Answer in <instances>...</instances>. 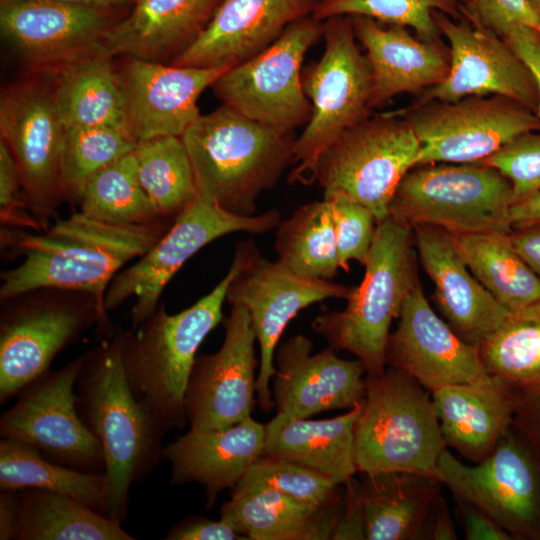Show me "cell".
I'll list each match as a JSON object with an SVG mask.
<instances>
[{
    "label": "cell",
    "instance_id": "f546056e",
    "mask_svg": "<svg viewBox=\"0 0 540 540\" xmlns=\"http://www.w3.org/2000/svg\"><path fill=\"white\" fill-rule=\"evenodd\" d=\"M344 503L317 507L277 490L237 483L220 518L232 523L249 540L331 539Z\"/></svg>",
    "mask_w": 540,
    "mask_h": 540
},
{
    "label": "cell",
    "instance_id": "5bb4252c",
    "mask_svg": "<svg viewBox=\"0 0 540 540\" xmlns=\"http://www.w3.org/2000/svg\"><path fill=\"white\" fill-rule=\"evenodd\" d=\"M323 37L312 15L290 24L279 38L249 60L225 71L211 86L222 104L283 131L306 126L312 105L301 81L308 49Z\"/></svg>",
    "mask_w": 540,
    "mask_h": 540
},
{
    "label": "cell",
    "instance_id": "4fadbf2b",
    "mask_svg": "<svg viewBox=\"0 0 540 540\" xmlns=\"http://www.w3.org/2000/svg\"><path fill=\"white\" fill-rule=\"evenodd\" d=\"M420 144L410 124L387 113L345 131L319 158L315 182L323 193H342L387 218L395 191L415 167Z\"/></svg>",
    "mask_w": 540,
    "mask_h": 540
},
{
    "label": "cell",
    "instance_id": "11a10c76",
    "mask_svg": "<svg viewBox=\"0 0 540 540\" xmlns=\"http://www.w3.org/2000/svg\"><path fill=\"white\" fill-rule=\"evenodd\" d=\"M424 539L457 540V532L451 517L448 504L440 494L431 509L427 520Z\"/></svg>",
    "mask_w": 540,
    "mask_h": 540
},
{
    "label": "cell",
    "instance_id": "7bdbcfd3",
    "mask_svg": "<svg viewBox=\"0 0 540 540\" xmlns=\"http://www.w3.org/2000/svg\"><path fill=\"white\" fill-rule=\"evenodd\" d=\"M238 483L268 487L317 507L331 505L344 496L342 485L328 476L294 461L265 455L253 463Z\"/></svg>",
    "mask_w": 540,
    "mask_h": 540
},
{
    "label": "cell",
    "instance_id": "8fae6325",
    "mask_svg": "<svg viewBox=\"0 0 540 540\" xmlns=\"http://www.w3.org/2000/svg\"><path fill=\"white\" fill-rule=\"evenodd\" d=\"M66 126L50 72H28L0 95V139L20 173L31 213L43 230L63 202L60 167Z\"/></svg>",
    "mask_w": 540,
    "mask_h": 540
},
{
    "label": "cell",
    "instance_id": "ee69618b",
    "mask_svg": "<svg viewBox=\"0 0 540 540\" xmlns=\"http://www.w3.org/2000/svg\"><path fill=\"white\" fill-rule=\"evenodd\" d=\"M323 198L331 207L339 268L348 272L352 260L364 265L377 227L373 212L342 193H323Z\"/></svg>",
    "mask_w": 540,
    "mask_h": 540
},
{
    "label": "cell",
    "instance_id": "30bf717a",
    "mask_svg": "<svg viewBox=\"0 0 540 540\" xmlns=\"http://www.w3.org/2000/svg\"><path fill=\"white\" fill-rule=\"evenodd\" d=\"M433 475L513 540H540V450L514 424L479 463L464 464L446 447Z\"/></svg>",
    "mask_w": 540,
    "mask_h": 540
},
{
    "label": "cell",
    "instance_id": "6da1fadb",
    "mask_svg": "<svg viewBox=\"0 0 540 540\" xmlns=\"http://www.w3.org/2000/svg\"><path fill=\"white\" fill-rule=\"evenodd\" d=\"M166 221L117 225L74 212L43 231L1 227L4 257L22 262L1 272L0 300L37 288L91 295L106 314L104 300L115 275L144 255L168 230Z\"/></svg>",
    "mask_w": 540,
    "mask_h": 540
},
{
    "label": "cell",
    "instance_id": "6f0895ef",
    "mask_svg": "<svg viewBox=\"0 0 540 540\" xmlns=\"http://www.w3.org/2000/svg\"><path fill=\"white\" fill-rule=\"evenodd\" d=\"M511 222L513 228L540 222V191L513 204Z\"/></svg>",
    "mask_w": 540,
    "mask_h": 540
},
{
    "label": "cell",
    "instance_id": "b9f144b4",
    "mask_svg": "<svg viewBox=\"0 0 540 540\" xmlns=\"http://www.w3.org/2000/svg\"><path fill=\"white\" fill-rule=\"evenodd\" d=\"M458 0H319L312 16L324 21L333 16H366L381 23L410 27L419 39L433 42L441 34L435 11L453 19L461 17Z\"/></svg>",
    "mask_w": 540,
    "mask_h": 540
},
{
    "label": "cell",
    "instance_id": "db71d44e",
    "mask_svg": "<svg viewBox=\"0 0 540 540\" xmlns=\"http://www.w3.org/2000/svg\"><path fill=\"white\" fill-rule=\"evenodd\" d=\"M510 240L540 280V222L513 228Z\"/></svg>",
    "mask_w": 540,
    "mask_h": 540
},
{
    "label": "cell",
    "instance_id": "8992f818",
    "mask_svg": "<svg viewBox=\"0 0 540 540\" xmlns=\"http://www.w3.org/2000/svg\"><path fill=\"white\" fill-rule=\"evenodd\" d=\"M363 408L354 429L359 473L386 471L433 475L443 439L432 398L405 371L367 374Z\"/></svg>",
    "mask_w": 540,
    "mask_h": 540
},
{
    "label": "cell",
    "instance_id": "7a4b0ae2",
    "mask_svg": "<svg viewBox=\"0 0 540 540\" xmlns=\"http://www.w3.org/2000/svg\"><path fill=\"white\" fill-rule=\"evenodd\" d=\"M76 408L99 441L107 480L106 516L123 524L129 490L164 459V434L134 397L121 359V328L83 354L76 384Z\"/></svg>",
    "mask_w": 540,
    "mask_h": 540
},
{
    "label": "cell",
    "instance_id": "2e32d148",
    "mask_svg": "<svg viewBox=\"0 0 540 540\" xmlns=\"http://www.w3.org/2000/svg\"><path fill=\"white\" fill-rule=\"evenodd\" d=\"M388 113L412 127L420 144L415 166L481 162L513 138L540 130L535 112L499 95L430 101Z\"/></svg>",
    "mask_w": 540,
    "mask_h": 540
},
{
    "label": "cell",
    "instance_id": "1f68e13d",
    "mask_svg": "<svg viewBox=\"0 0 540 540\" xmlns=\"http://www.w3.org/2000/svg\"><path fill=\"white\" fill-rule=\"evenodd\" d=\"M367 540H417L443 485L434 475L386 471L360 473Z\"/></svg>",
    "mask_w": 540,
    "mask_h": 540
},
{
    "label": "cell",
    "instance_id": "f6af8a7d",
    "mask_svg": "<svg viewBox=\"0 0 540 540\" xmlns=\"http://www.w3.org/2000/svg\"><path fill=\"white\" fill-rule=\"evenodd\" d=\"M511 183L514 203L540 191V130L526 132L506 143L481 162Z\"/></svg>",
    "mask_w": 540,
    "mask_h": 540
},
{
    "label": "cell",
    "instance_id": "f5cc1de1",
    "mask_svg": "<svg viewBox=\"0 0 540 540\" xmlns=\"http://www.w3.org/2000/svg\"><path fill=\"white\" fill-rule=\"evenodd\" d=\"M512 397L514 426L540 450V390L512 393Z\"/></svg>",
    "mask_w": 540,
    "mask_h": 540
},
{
    "label": "cell",
    "instance_id": "4dcf8cb0",
    "mask_svg": "<svg viewBox=\"0 0 540 540\" xmlns=\"http://www.w3.org/2000/svg\"><path fill=\"white\" fill-rule=\"evenodd\" d=\"M363 399L347 413L331 419L310 420L277 413L265 424L262 455L294 461L344 485L357 473L354 429Z\"/></svg>",
    "mask_w": 540,
    "mask_h": 540
},
{
    "label": "cell",
    "instance_id": "9c48e42d",
    "mask_svg": "<svg viewBox=\"0 0 540 540\" xmlns=\"http://www.w3.org/2000/svg\"><path fill=\"white\" fill-rule=\"evenodd\" d=\"M511 183L482 163L415 166L400 181L389 206L396 220L411 227H439L451 234L513 230Z\"/></svg>",
    "mask_w": 540,
    "mask_h": 540
},
{
    "label": "cell",
    "instance_id": "91938a15",
    "mask_svg": "<svg viewBox=\"0 0 540 540\" xmlns=\"http://www.w3.org/2000/svg\"><path fill=\"white\" fill-rule=\"evenodd\" d=\"M532 11L540 21V0H527Z\"/></svg>",
    "mask_w": 540,
    "mask_h": 540
},
{
    "label": "cell",
    "instance_id": "d6a6232c",
    "mask_svg": "<svg viewBox=\"0 0 540 540\" xmlns=\"http://www.w3.org/2000/svg\"><path fill=\"white\" fill-rule=\"evenodd\" d=\"M115 59L101 45L46 71L52 75L66 128L108 126L125 131L124 100Z\"/></svg>",
    "mask_w": 540,
    "mask_h": 540
},
{
    "label": "cell",
    "instance_id": "7c38bea8",
    "mask_svg": "<svg viewBox=\"0 0 540 540\" xmlns=\"http://www.w3.org/2000/svg\"><path fill=\"white\" fill-rule=\"evenodd\" d=\"M280 222V213L275 209L239 216L198 195L136 263L115 275L105 294V310L109 313L134 297L130 329H136L156 310L163 290L176 272L200 249L235 232H269Z\"/></svg>",
    "mask_w": 540,
    "mask_h": 540
},
{
    "label": "cell",
    "instance_id": "cb8c5ba5",
    "mask_svg": "<svg viewBox=\"0 0 540 540\" xmlns=\"http://www.w3.org/2000/svg\"><path fill=\"white\" fill-rule=\"evenodd\" d=\"M319 0H223L211 21L170 65L233 67L256 56L292 23L312 15Z\"/></svg>",
    "mask_w": 540,
    "mask_h": 540
},
{
    "label": "cell",
    "instance_id": "9f6ffc18",
    "mask_svg": "<svg viewBox=\"0 0 540 540\" xmlns=\"http://www.w3.org/2000/svg\"><path fill=\"white\" fill-rule=\"evenodd\" d=\"M19 523L18 491L1 490L0 540H17Z\"/></svg>",
    "mask_w": 540,
    "mask_h": 540
},
{
    "label": "cell",
    "instance_id": "d6986e66",
    "mask_svg": "<svg viewBox=\"0 0 540 540\" xmlns=\"http://www.w3.org/2000/svg\"><path fill=\"white\" fill-rule=\"evenodd\" d=\"M220 349L196 357L186 388L185 410L190 430L221 429L241 422L255 407L256 336L248 311L232 306L222 319Z\"/></svg>",
    "mask_w": 540,
    "mask_h": 540
},
{
    "label": "cell",
    "instance_id": "ffe728a7",
    "mask_svg": "<svg viewBox=\"0 0 540 540\" xmlns=\"http://www.w3.org/2000/svg\"><path fill=\"white\" fill-rule=\"evenodd\" d=\"M115 66L124 100L125 131L135 143L181 137L200 117V95L231 68L174 66L133 57H120Z\"/></svg>",
    "mask_w": 540,
    "mask_h": 540
},
{
    "label": "cell",
    "instance_id": "5b68a950",
    "mask_svg": "<svg viewBox=\"0 0 540 540\" xmlns=\"http://www.w3.org/2000/svg\"><path fill=\"white\" fill-rule=\"evenodd\" d=\"M413 228L389 215L377 223L358 286L350 287L342 311L315 317L313 331L331 348L346 350L374 376L385 372L389 329L418 276Z\"/></svg>",
    "mask_w": 540,
    "mask_h": 540
},
{
    "label": "cell",
    "instance_id": "44dd1931",
    "mask_svg": "<svg viewBox=\"0 0 540 540\" xmlns=\"http://www.w3.org/2000/svg\"><path fill=\"white\" fill-rule=\"evenodd\" d=\"M119 15L59 0H0V30L28 72L52 71L101 46Z\"/></svg>",
    "mask_w": 540,
    "mask_h": 540
},
{
    "label": "cell",
    "instance_id": "e575fe53",
    "mask_svg": "<svg viewBox=\"0 0 540 540\" xmlns=\"http://www.w3.org/2000/svg\"><path fill=\"white\" fill-rule=\"evenodd\" d=\"M17 540H134L122 524L56 492L23 489Z\"/></svg>",
    "mask_w": 540,
    "mask_h": 540
},
{
    "label": "cell",
    "instance_id": "836d02e7",
    "mask_svg": "<svg viewBox=\"0 0 540 540\" xmlns=\"http://www.w3.org/2000/svg\"><path fill=\"white\" fill-rule=\"evenodd\" d=\"M471 273L510 312L540 300V280L514 248L509 234H451Z\"/></svg>",
    "mask_w": 540,
    "mask_h": 540
},
{
    "label": "cell",
    "instance_id": "ba28073f",
    "mask_svg": "<svg viewBox=\"0 0 540 540\" xmlns=\"http://www.w3.org/2000/svg\"><path fill=\"white\" fill-rule=\"evenodd\" d=\"M323 37L321 58L302 68V87L312 113L296 141L290 183L315 182L320 156L371 111L372 73L357 45L351 17L324 20Z\"/></svg>",
    "mask_w": 540,
    "mask_h": 540
},
{
    "label": "cell",
    "instance_id": "680465c9",
    "mask_svg": "<svg viewBox=\"0 0 540 540\" xmlns=\"http://www.w3.org/2000/svg\"><path fill=\"white\" fill-rule=\"evenodd\" d=\"M68 3L85 5L108 11L123 17L134 5L136 0H59Z\"/></svg>",
    "mask_w": 540,
    "mask_h": 540
},
{
    "label": "cell",
    "instance_id": "74e56055",
    "mask_svg": "<svg viewBox=\"0 0 540 540\" xmlns=\"http://www.w3.org/2000/svg\"><path fill=\"white\" fill-rule=\"evenodd\" d=\"M277 260L295 274L312 280H331L339 269L330 203L300 206L276 228Z\"/></svg>",
    "mask_w": 540,
    "mask_h": 540
},
{
    "label": "cell",
    "instance_id": "7402d4cb",
    "mask_svg": "<svg viewBox=\"0 0 540 540\" xmlns=\"http://www.w3.org/2000/svg\"><path fill=\"white\" fill-rule=\"evenodd\" d=\"M398 319L388 338L386 365L405 371L429 392L491 378L478 347L463 340L431 308L418 276Z\"/></svg>",
    "mask_w": 540,
    "mask_h": 540
},
{
    "label": "cell",
    "instance_id": "603a6c76",
    "mask_svg": "<svg viewBox=\"0 0 540 540\" xmlns=\"http://www.w3.org/2000/svg\"><path fill=\"white\" fill-rule=\"evenodd\" d=\"M312 348V341L302 334L277 346L272 389L277 413L308 418L352 408L364 398L366 369L359 359H341L330 346L317 354Z\"/></svg>",
    "mask_w": 540,
    "mask_h": 540
},
{
    "label": "cell",
    "instance_id": "f1b7e54d",
    "mask_svg": "<svg viewBox=\"0 0 540 540\" xmlns=\"http://www.w3.org/2000/svg\"><path fill=\"white\" fill-rule=\"evenodd\" d=\"M431 398L446 446L473 463L486 459L514 424L512 393L492 376L442 386Z\"/></svg>",
    "mask_w": 540,
    "mask_h": 540
},
{
    "label": "cell",
    "instance_id": "484cf974",
    "mask_svg": "<svg viewBox=\"0 0 540 540\" xmlns=\"http://www.w3.org/2000/svg\"><path fill=\"white\" fill-rule=\"evenodd\" d=\"M265 424L252 417L232 426L206 431L190 430L164 448L172 484L204 486L207 508L220 492L233 488L263 454Z\"/></svg>",
    "mask_w": 540,
    "mask_h": 540
},
{
    "label": "cell",
    "instance_id": "e0dca14e",
    "mask_svg": "<svg viewBox=\"0 0 540 540\" xmlns=\"http://www.w3.org/2000/svg\"><path fill=\"white\" fill-rule=\"evenodd\" d=\"M82 361L83 355L22 388L0 417V436L28 444L57 464L101 473L102 447L76 408L75 384Z\"/></svg>",
    "mask_w": 540,
    "mask_h": 540
},
{
    "label": "cell",
    "instance_id": "ac0fdd59",
    "mask_svg": "<svg viewBox=\"0 0 540 540\" xmlns=\"http://www.w3.org/2000/svg\"><path fill=\"white\" fill-rule=\"evenodd\" d=\"M434 20L450 44L449 71L440 83L418 94L412 109L430 101L456 102L470 96L499 95L537 114L535 80L517 53L500 36L461 15L457 20L435 11Z\"/></svg>",
    "mask_w": 540,
    "mask_h": 540
},
{
    "label": "cell",
    "instance_id": "816d5d0a",
    "mask_svg": "<svg viewBox=\"0 0 540 540\" xmlns=\"http://www.w3.org/2000/svg\"><path fill=\"white\" fill-rule=\"evenodd\" d=\"M502 38L523 60L535 80L539 97L537 115L540 117V32L527 26H516Z\"/></svg>",
    "mask_w": 540,
    "mask_h": 540
},
{
    "label": "cell",
    "instance_id": "681fc988",
    "mask_svg": "<svg viewBox=\"0 0 540 540\" xmlns=\"http://www.w3.org/2000/svg\"><path fill=\"white\" fill-rule=\"evenodd\" d=\"M344 486V503L331 539L364 540V508L359 481L351 477Z\"/></svg>",
    "mask_w": 540,
    "mask_h": 540
},
{
    "label": "cell",
    "instance_id": "60d3db41",
    "mask_svg": "<svg viewBox=\"0 0 540 540\" xmlns=\"http://www.w3.org/2000/svg\"><path fill=\"white\" fill-rule=\"evenodd\" d=\"M135 145L124 130L116 127L66 128L60 167L63 201L78 205L90 178L132 152Z\"/></svg>",
    "mask_w": 540,
    "mask_h": 540
},
{
    "label": "cell",
    "instance_id": "277c9868",
    "mask_svg": "<svg viewBox=\"0 0 540 540\" xmlns=\"http://www.w3.org/2000/svg\"><path fill=\"white\" fill-rule=\"evenodd\" d=\"M198 195L239 216H253L263 191L293 165L297 137L254 121L222 104L181 136Z\"/></svg>",
    "mask_w": 540,
    "mask_h": 540
},
{
    "label": "cell",
    "instance_id": "bcb514c9",
    "mask_svg": "<svg viewBox=\"0 0 540 540\" xmlns=\"http://www.w3.org/2000/svg\"><path fill=\"white\" fill-rule=\"evenodd\" d=\"M0 221L2 226L43 231L30 211L29 201L17 164L6 143L0 139Z\"/></svg>",
    "mask_w": 540,
    "mask_h": 540
},
{
    "label": "cell",
    "instance_id": "3957f363",
    "mask_svg": "<svg viewBox=\"0 0 540 540\" xmlns=\"http://www.w3.org/2000/svg\"><path fill=\"white\" fill-rule=\"evenodd\" d=\"M237 268L234 257L223 279L190 307L169 314L160 302L136 329H121V359L129 387L164 435L188 424L185 395L196 353L223 319L227 287Z\"/></svg>",
    "mask_w": 540,
    "mask_h": 540
},
{
    "label": "cell",
    "instance_id": "8d00e7d4",
    "mask_svg": "<svg viewBox=\"0 0 540 540\" xmlns=\"http://www.w3.org/2000/svg\"><path fill=\"white\" fill-rule=\"evenodd\" d=\"M478 350L489 375L512 393L540 390V300L510 312Z\"/></svg>",
    "mask_w": 540,
    "mask_h": 540
},
{
    "label": "cell",
    "instance_id": "4316f807",
    "mask_svg": "<svg viewBox=\"0 0 540 540\" xmlns=\"http://www.w3.org/2000/svg\"><path fill=\"white\" fill-rule=\"evenodd\" d=\"M372 73L371 109L402 93H421L443 81L450 57L438 45L413 37L406 27L350 16Z\"/></svg>",
    "mask_w": 540,
    "mask_h": 540
},
{
    "label": "cell",
    "instance_id": "7dc6e473",
    "mask_svg": "<svg viewBox=\"0 0 540 540\" xmlns=\"http://www.w3.org/2000/svg\"><path fill=\"white\" fill-rule=\"evenodd\" d=\"M460 9L468 20L500 37L516 26L540 32V21L527 0H468Z\"/></svg>",
    "mask_w": 540,
    "mask_h": 540
},
{
    "label": "cell",
    "instance_id": "c3c4849f",
    "mask_svg": "<svg viewBox=\"0 0 540 540\" xmlns=\"http://www.w3.org/2000/svg\"><path fill=\"white\" fill-rule=\"evenodd\" d=\"M166 540H244L232 523L203 516H190L175 523L164 537Z\"/></svg>",
    "mask_w": 540,
    "mask_h": 540
},
{
    "label": "cell",
    "instance_id": "d4e9b609",
    "mask_svg": "<svg viewBox=\"0 0 540 540\" xmlns=\"http://www.w3.org/2000/svg\"><path fill=\"white\" fill-rule=\"evenodd\" d=\"M413 228L420 262L435 287V301L454 332L479 346L510 311L475 278L459 256L449 232L420 224Z\"/></svg>",
    "mask_w": 540,
    "mask_h": 540
},
{
    "label": "cell",
    "instance_id": "ab89813d",
    "mask_svg": "<svg viewBox=\"0 0 540 540\" xmlns=\"http://www.w3.org/2000/svg\"><path fill=\"white\" fill-rule=\"evenodd\" d=\"M78 206L86 216L111 224L166 221L140 184L133 151L93 175L84 187Z\"/></svg>",
    "mask_w": 540,
    "mask_h": 540
},
{
    "label": "cell",
    "instance_id": "9a60e30c",
    "mask_svg": "<svg viewBox=\"0 0 540 540\" xmlns=\"http://www.w3.org/2000/svg\"><path fill=\"white\" fill-rule=\"evenodd\" d=\"M238 268L231 279L226 302L244 307L250 316L260 349L256 392L262 410L274 407L270 380L276 373L274 355L287 324L306 307L329 298L346 299L350 287L331 280L303 278L278 260L261 256L254 240L236 244Z\"/></svg>",
    "mask_w": 540,
    "mask_h": 540
},
{
    "label": "cell",
    "instance_id": "f35d334b",
    "mask_svg": "<svg viewBox=\"0 0 540 540\" xmlns=\"http://www.w3.org/2000/svg\"><path fill=\"white\" fill-rule=\"evenodd\" d=\"M140 184L165 220L173 221L197 198L194 169L181 137L162 136L136 143Z\"/></svg>",
    "mask_w": 540,
    "mask_h": 540
},
{
    "label": "cell",
    "instance_id": "83f0119b",
    "mask_svg": "<svg viewBox=\"0 0 540 540\" xmlns=\"http://www.w3.org/2000/svg\"><path fill=\"white\" fill-rule=\"evenodd\" d=\"M222 1L136 0L101 45L115 57L169 63L197 40Z\"/></svg>",
    "mask_w": 540,
    "mask_h": 540
},
{
    "label": "cell",
    "instance_id": "94428289",
    "mask_svg": "<svg viewBox=\"0 0 540 540\" xmlns=\"http://www.w3.org/2000/svg\"><path fill=\"white\" fill-rule=\"evenodd\" d=\"M461 4H465L468 0H458Z\"/></svg>",
    "mask_w": 540,
    "mask_h": 540
},
{
    "label": "cell",
    "instance_id": "52a82bcc",
    "mask_svg": "<svg viewBox=\"0 0 540 540\" xmlns=\"http://www.w3.org/2000/svg\"><path fill=\"white\" fill-rule=\"evenodd\" d=\"M97 325L111 337L108 314L89 294L37 288L2 299L0 309V403L50 370L55 357Z\"/></svg>",
    "mask_w": 540,
    "mask_h": 540
},
{
    "label": "cell",
    "instance_id": "d590c367",
    "mask_svg": "<svg viewBox=\"0 0 540 540\" xmlns=\"http://www.w3.org/2000/svg\"><path fill=\"white\" fill-rule=\"evenodd\" d=\"M30 488L69 496L106 516L107 480L104 472L75 470L50 461L28 444L1 438L0 490Z\"/></svg>",
    "mask_w": 540,
    "mask_h": 540
},
{
    "label": "cell",
    "instance_id": "f907efd6",
    "mask_svg": "<svg viewBox=\"0 0 540 540\" xmlns=\"http://www.w3.org/2000/svg\"><path fill=\"white\" fill-rule=\"evenodd\" d=\"M456 514L467 540H513L488 514L470 502L454 496Z\"/></svg>",
    "mask_w": 540,
    "mask_h": 540
}]
</instances>
